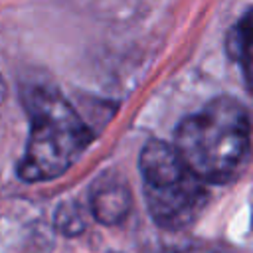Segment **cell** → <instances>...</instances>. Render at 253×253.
Returning <instances> with one entry per match:
<instances>
[{
  "label": "cell",
  "mask_w": 253,
  "mask_h": 253,
  "mask_svg": "<svg viewBox=\"0 0 253 253\" xmlns=\"http://www.w3.org/2000/svg\"><path fill=\"white\" fill-rule=\"evenodd\" d=\"M166 253H217L210 247H202V245H186V247H176V249H170Z\"/></svg>",
  "instance_id": "52a82bcc"
},
{
  "label": "cell",
  "mask_w": 253,
  "mask_h": 253,
  "mask_svg": "<svg viewBox=\"0 0 253 253\" xmlns=\"http://www.w3.org/2000/svg\"><path fill=\"white\" fill-rule=\"evenodd\" d=\"M251 12L245 14L227 34V53L233 61L243 67L245 77H249V47H251Z\"/></svg>",
  "instance_id": "5b68a950"
},
{
  "label": "cell",
  "mask_w": 253,
  "mask_h": 253,
  "mask_svg": "<svg viewBox=\"0 0 253 253\" xmlns=\"http://www.w3.org/2000/svg\"><path fill=\"white\" fill-rule=\"evenodd\" d=\"M174 148L204 184H227L249 162L251 126L241 101L221 95L188 115L176 128Z\"/></svg>",
  "instance_id": "6da1fadb"
},
{
  "label": "cell",
  "mask_w": 253,
  "mask_h": 253,
  "mask_svg": "<svg viewBox=\"0 0 253 253\" xmlns=\"http://www.w3.org/2000/svg\"><path fill=\"white\" fill-rule=\"evenodd\" d=\"M30 136L18 164L24 182H45L67 172L89 146L93 132L77 111L53 89L36 87L26 95Z\"/></svg>",
  "instance_id": "7a4b0ae2"
},
{
  "label": "cell",
  "mask_w": 253,
  "mask_h": 253,
  "mask_svg": "<svg viewBox=\"0 0 253 253\" xmlns=\"http://www.w3.org/2000/svg\"><path fill=\"white\" fill-rule=\"evenodd\" d=\"M4 97H6V83H4V79L0 75V103L4 101Z\"/></svg>",
  "instance_id": "ba28073f"
},
{
  "label": "cell",
  "mask_w": 253,
  "mask_h": 253,
  "mask_svg": "<svg viewBox=\"0 0 253 253\" xmlns=\"http://www.w3.org/2000/svg\"><path fill=\"white\" fill-rule=\"evenodd\" d=\"M55 225L63 235H77L85 229V215L83 210L75 202H65L59 206L55 213Z\"/></svg>",
  "instance_id": "8992f818"
},
{
  "label": "cell",
  "mask_w": 253,
  "mask_h": 253,
  "mask_svg": "<svg viewBox=\"0 0 253 253\" xmlns=\"http://www.w3.org/2000/svg\"><path fill=\"white\" fill-rule=\"evenodd\" d=\"M91 211L97 221L105 225H115L123 221L132 206V196L128 184L117 174H103L91 188L89 196Z\"/></svg>",
  "instance_id": "277c9868"
},
{
  "label": "cell",
  "mask_w": 253,
  "mask_h": 253,
  "mask_svg": "<svg viewBox=\"0 0 253 253\" xmlns=\"http://www.w3.org/2000/svg\"><path fill=\"white\" fill-rule=\"evenodd\" d=\"M138 168L148 211L160 227L178 231L200 217L210 194L172 144L162 140L146 142L138 158Z\"/></svg>",
  "instance_id": "3957f363"
}]
</instances>
